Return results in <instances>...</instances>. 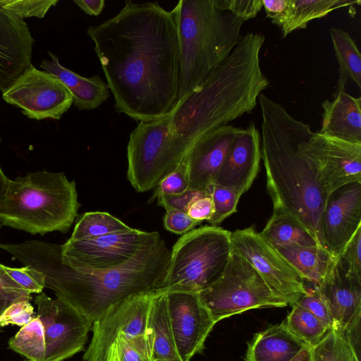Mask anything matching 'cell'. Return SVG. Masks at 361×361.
Returning a JSON list of instances; mask_svg holds the SVG:
<instances>
[{
	"mask_svg": "<svg viewBox=\"0 0 361 361\" xmlns=\"http://www.w3.org/2000/svg\"><path fill=\"white\" fill-rule=\"evenodd\" d=\"M156 233L131 228L127 231L92 238H69L61 245V259L77 270L114 269L128 262Z\"/></svg>",
	"mask_w": 361,
	"mask_h": 361,
	"instance_id": "obj_11",
	"label": "cell"
},
{
	"mask_svg": "<svg viewBox=\"0 0 361 361\" xmlns=\"http://www.w3.org/2000/svg\"><path fill=\"white\" fill-rule=\"evenodd\" d=\"M212 198L207 192H201L188 206L187 214L192 219L202 223L209 221L214 214Z\"/></svg>",
	"mask_w": 361,
	"mask_h": 361,
	"instance_id": "obj_45",
	"label": "cell"
},
{
	"mask_svg": "<svg viewBox=\"0 0 361 361\" xmlns=\"http://www.w3.org/2000/svg\"><path fill=\"white\" fill-rule=\"evenodd\" d=\"M231 252L230 231L211 225L191 230L173 246L165 278L157 292L200 293L219 277Z\"/></svg>",
	"mask_w": 361,
	"mask_h": 361,
	"instance_id": "obj_7",
	"label": "cell"
},
{
	"mask_svg": "<svg viewBox=\"0 0 361 361\" xmlns=\"http://www.w3.org/2000/svg\"><path fill=\"white\" fill-rule=\"evenodd\" d=\"M102 361H152L148 333L136 336L118 334Z\"/></svg>",
	"mask_w": 361,
	"mask_h": 361,
	"instance_id": "obj_33",
	"label": "cell"
},
{
	"mask_svg": "<svg viewBox=\"0 0 361 361\" xmlns=\"http://www.w3.org/2000/svg\"><path fill=\"white\" fill-rule=\"evenodd\" d=\"M207 192L214 203V214L208 221L211 226H217L224 219L237 212V205L242 194L235 189L212 184Z\"/></svg>",
	"mask_w": 361,
	"mask_h": 361,
	"instance_id": "obj_35",
	"label": "cell"
},
{
	"mask_svg": "<svg viewBox=\"0 0 361 361\" xmlns=\"http://www.w3.org/2000/svg\"><path fill=\"white\" fill-rule=\"evenodd\" d=\"M296 304L311 312L328 331L333 329L334 322L329 308L314 288H307V293Z\"/></svg>",
	"mask_w": 361,
	"mask_h": 361,
	"instance_id": "obj_40",
	"label": "cell"
},
{
	"mask_svg": "<svg viewBox=\"0 0 361 361\" xmlns=\"http://www.w3.org/2000/svg\"><path fill=\"white\" fill-rule=\"evenodd\" d=\"M291 0H262L267 16L279 27L285 23Z\"/></svg>",
	"mask_w": 361,
	"mask_h": 361,
	"instance_id": "obj_47",
	"label": "cell"
},
{
	"mask_svg": "<svg viewBox=\"0 0 361 361\" xmlns=\"http://www.w3.org/2000/svg\"><path fill=\"white\" fill-rule=\"evenodd\" d=\"M306 346L283 321L255 334L247 345L245 361H290Z\"/></svg>",
	"mask_w": 361,
	"mask_h": 361,
	"instance_id": "obj_24",
	"label": "cell"
},
{
	"mask_svg": "<svg viewBox=\"0 0 361 361\" xmlns=\"http://www.w3.org/2000/svg\"><path fill=\"white\" fill-rule=\"evenodd\" d=\"M283 322L288 329L309 348L316 345L328 331L316 317L297 304L292 306Z\"/></svg>",
	"mask_w": 361,
	"mask_h": 361,
	"instance_id": "obj_32",
	"label": "cell"
},
{
	"mask_svg": "<svg viewBox=\"0 0 361 361\" xmlns=\"http://www.w3.org/2000/svg\"><path fill=\"white\" fill-rule=\"evenodd\" d=\"M174 11L180 47L178 101L195 90L232 52L243 20L214 0H180Z\"/></svg>",
	"mask_w": 361,
	"mask_h": 361,
	"instance_id": "obj_5",
	"label": "cell"
},
{
	"mask_svg": "<svg viewBox=\"0 0 361 361\" xmlns=\"http://www.w3.org/2000/svg\"><path fill=\"white\" fill-rule=\"evenodd\" d=\"M190 189L188 166L184 158L156 186L152 199L161 195H177Z\"/></svg>",
	"mask_w": 361,
	"mask_h": 361,
	"instance_id": "obj_38",
	"label": "cell"
},
{
	"mask_svg": "<svg viewBox=\"0 0 361 361\" xmlns=\"http://www.w3.org/2000/svg\"><path fill=\"white\" fill-rule=\"evenodd\" d=\"M260 234L274 247L293 243L305 245H319L301 223L281 211H273Z\"/></svg>",
	"mask_w": 361,
	"mask_h": 361,
	"instance_id": "obj_28",
	"label": "cell"
},
{
	"mask_svg": "<svg viewBox=\"0 0 361 361\" xmlns=\"http://www.w3.org/2000/svg\"><path fill=\"white\" fill-rule=\"evenodd\" d=\"M25 266L41 271L45 288L93 324L114 305L137 294L157 291L165 278L171 250L158 232L128 262L108 270L74 269L63 262L61 245L39 240L0 243Z\"/></svg>",
	"mask_w": 361,
	"mask_h": 361,
	"instance_id": "obj_2",
	"label": "cell"
},
{
	"mask_svg": "<svg viewBox=\"0 0 361 361\" xmlns=\"http://www.w3.org/2000/svg\"><path fill=\"white\" fill-rule=\"evenodd\" d=\"M156 291L132 295L104 312L92 325L93 335L85 361H102L120 334L136 336L148 333L151 306Z\"/></svg>",
	"mask_w": 361,
	"mask_h": 361,
	"instance_id": "obj_15",
	"label": "cell"
},
{
	"mask_svg": "<svg viewBox=\"0 0 361 361\" xmlns=\"http://www.w3.org/2000/svg\"><path fill=\"white\" fill-rule=\"evenodd\" d=\"M0 267L10 279L31 294H39L45 288L44 275L31 266L14 268L0 263Z\"/></svg>",
	"mask_w": 361,
	"mask_h": 361,
	"instance_id": "obj_37",
	"label": "cell"
},
{
	"mask_svg": "<svg viewBox=\"0 0 361 361\" xmlns=\"http://www.w3.org/2000/svg\"><path fill=\"white\" fill-rule=\"evenodd\" d=\"M3 99L35 120H59L73 104L71 92L55 75L32 63L3 92Z\"/></svg>",
	"mask_w": 361,
	"mask_h": 361,
	"instance_id": "obj_13",
	"label": "cell"
},
{
	"mask_svg": "<svg viewBox=\"0 0 361 361\" xmlns=\"http://www.w3.org/2000/svg\"><path fill=\"white\" fill-rule=\"evenodd\" d=\"M231 250L245 259L272 293L293 306L307 293L300 273L253 227L231 232Z\"/></svg>",
	"mask_w": 361,
	"mask_h": 361,
	"instance_id": "obj_10",
	"label": "cell"
},
{
	"mask_svg": "<svg viewBox=\"0 0 361 361\" xmlns=\"http://www.w3.org/2000/svg\"><path fill=\"white\" fill-rule=\"evenodd\" d=\"M338 258L348 275L361 281V227L345 245Z\"/></svg>",
	"mask_w": 361,
	"mask_h": 361,
	"instance_id": "obj_39",
	"label": "cell"
},
{
	"mask_svg": "<svg viewBox=\"0 0 361 361\" xmlns=\"http://www.w3.org/2000/svg\"><path fill=\"white\" fill-rule=\"evenodd\" d=\"M242 129L224 125L207 133L194 144L185 157L190 189L207 192Z\"/></svg>",
	"mask_w": 361,
	"mask_h": 361,
	"instance_id": "obj_18",
	"label": "cell"
},
{
	"mask_svg": "<svg viewBox=\"0 0 361 361\" xmlns=\"http://www.w3.org/2000/svg\"><path fill=\"white\" fill-rule=\"evenodd\" d=\"M300 149L328 197L345 185L361 183V144L311 131L302 141Z\"/></svg>",
	"mask_w": 361,
	"mask_h": 361,
	"instance_id": "obj_12",
	"label": "cell"
},
{
	"mask_svg": "<svg viewBox=\"0 0 361 361\" xmlns=\"http://www.w3.org/2000/svg\"><path fill=\"white\" fill-rule=\"evenodd\" d=\"M152 361H183L171 328L165 292L153 298L148 325Z\"/></svg>",
	"mask_w": 361,
	"mask_h": 361,
	"instance_id": "obj_25",
	"label": "cell"
},
{
	"mask_svg": "<svg viewBox=\"0 0 361 361\" xmlns=\"http://www.w3.org/2000/svg\"><path fill=\"white\" fill-rule=\"evenodd\" d=\"M0 143H1V137H0ZM9 178L6 176V174L4 173L3 170L1 169V167L0 166V207L1 204L4 196V194L6 192V190L7 188L8 183L9 181ZM3 225L0 220V231L2 228Z\"/></svg>",
	"mask_w": 361,
	"mask_h": 361,
	"instance_id": "obj_50",
	"label": "cell"
},
{
	"mask_svg": "<svg viewBox=\"0 0 361 361\" xmlns=\"http://www.w3.org/2000/svg\"><path fill=\"white\" fill-rule=\"evenodd\" d=\"M44 334V361H64L82 351L92 324L62 299L44 293L35 300Z\"/></svg>",
	"mask_w": 361,
	"mask_h": 361,
	"instance_id": "obj_14",
	"label": "cell"
},
{
	"mask_svg": "<svg viewBox=\"0 0 361 361\" xmlns=\"http://www.w3.org/2000/svg\"><path fill=\"white\" fill-rule=\"evenodd\" d=\"M361 98L338 90L333 100L322 104L323 118L319 133L348 142L361 144Z\"/></svg>",
	"mask_w": 361,
	"mask_h": 361,
	"instance_id": "obj_22",
	"label": "cell"
},
{
	"mask_svg": "<svg viewBox=\"0 0 361 361\" xmlns=\"http://www.w3.org/2000/svg\"><path fill=\"white\" fill-rule=\"evenodd\" d=\"M170 123L171 112L159 119L139 122L130 134L127 178L137 192L153 189L178 164L172 152Z\"/></svg>",
	"mask_w": 361,
	"mask_h": 361,
	"instance_id": "obj_9",
	"label": "cell"
},
{
	"mask_svg": "<svg viewBox=\"0 0 361 361\" xmlns=\"http://www.w3.org/2000/svg\"><path fill=\"white\" fill-rule=\"evenodd\" d=\"M116 109L135 121L161 118L178 102L180 47L174 11L128 0L113 18L90 26Z\"/></svg>",
	"mask_w": 361,
	"mask_h": 361,
	"instance_id": "obj_1",
	"label": "cell"
},
{
	"mask_svg": "<svg viewBox=\"0 0 361 361\" xmlns=\"http://www.w3.org/2000/svg\"><path fill=\"white\" fill-rule=\"evenodd\" d=\"M131 229L124 222L105 212H89L77 221L71 236L72 240L99 237Z\"/></svg>",
	"mask_w": 361,
	"mask_h": 361,
	"instance_id": "obj_30",
	"label": "cell"
},
{
	"mask_svg": "<svg viewBox=\"0 0 361 361\" xmlns=\"http://www.w3.org/2000/svg\"><path fill=\"white\" fill-rule=\"evenodd\" d=\"M265 37L248 32L230 55L171 111V147L181 161L203 135L227 125L257 106L269 85L259 63Z\"/></svg>",
	"mask_w": 361,
	"mask_h": 361,
	"instance_id": "obj_3",
	"label": "cell"
},
{
	"mask_svg": "<svg viewBox=\"0 0 361 361\" xmlns=\"http://www.w3.org/2000/svg\"><path fill=\"white\" fill-rule=\"evenodd\" d=\"M34 42L25 21L0 8V91L31 64Z\"/></svg>",
	"mask_w": 361,
	"mask_h": 361,
	"instance_id": "obj_21",
	"label": "cell"
},
{
	"mask_svg": "<svg viewBox=\"0 0 361 361\" xmlns=\"http://www.w3.org/2000/svg\"><path fill=\"white\" fill-rule=\"evenodd\" d=\"M312 361H360L356 356L344 332L329 330L323 338L310 348Z\"/></svg>",
	"mask_w": 361,
	"mask_h": 361,
	"instance_id": "obj_34",
	"label": "cell"
},
{
	"mask_svg": "<svg viewBox=\"0 0 361 361\" xmlns=\"http://www.w3.org/2000/svg\"><path fill=\"white\" fill-rule=\"evenodd\" d=\"M360 227L361 183H351L328 197L319 216L317 240L336 258Z\"/></svg>",
	"mask_w": 361,
	"mask_h": 361,
	"instance_id": "obj_16",
	"label": "cell"
},
{
	"mask_svg": "<svg viewBox=\"0 0 361 361\" xmlns=\"http://www.w3.org/2000/svg\"><path fill=\"white\" fill-rule=\"evenodd\" d=\"M163 220L165 229L178 235H183L201 224L190 218L186 212L176 209L166 210Z\"/></svg>",
	"mask_w": 361,
	"mask_h": 361,
	"instance_id": "obj_44",
	"label": "cell"
},
{
	"mask_svg": "<svg viewBox=\"0 0 361 361\" xmlns=\"http://www.w3.org/2000/svg\"><path fill=\"white\" fill-rule=\"evenodd\" d=\"M329 33L340 66L338 90H345L348 80L361 89V56L356 44L350 35L341 29L331 27Z\"/></svg>",
	"mask_w": 361,
	"mask_h": 361,
	"instance_id": "obj_29",
	"label": "cell"
},
{
	"mask_svg": "<svg viewBox=\"0 0 361 361\" xmlns=\"http://www.w3.org/2000/svg\"><path fill=\"white\" fill-rule=\"evenodd\" d=\"M258 102L262 118V157L273 211L292 216L317 240L319 216L328 196L300 149L302 141L312 131L310 127L262 92Z\"/></svg>",
	"mask_w": 361,
	"mask_h": 361,
	"instance_id": "obj_4",
	"label": "cell"
},
{
	"mask_svg": "<svg viewBox=\"0 0 361 361\" xmlns=\"http://www.w3.org/2000/svg\"><path fill=\"white\" fill-rule=\"evenodd\" d=\"M261 158L259 133L255 124L251 123L234 139L213 183L244 194L258 173Z\"/></svg>",
	"mask_w": 361,
	"mask_h": 361,
	"instance_id": "obj_20",
	"label": "cell"
},
{
	"mask_svg": "<svg viewBox=\"0 0 361 361\" xmlns=\"http://www.w3.org/2000/svg\"><path fill=\"white\" fill-rule=\"evenodd\" d=\"M165 293L169 322L178 352L183 361H190L194 355L202 351L205 341L216 323L198 293Z\"/></svg>",
	"mask_w": 361,
	"mask_h": 361,
	"instance_id": "obj_17",
	"label": "cell"
},
{
	"mask_svg": "<svg viewBox=\"0 0 361 361\" xmlns=\"http://www.w3.org/2000/svg\"><path fill=\"white\" fill-rule=\"evenodd\" d=\"M31 298V293L10 279L0 267V315L11 305Z\"/></svg>",
	"mask_w": 361,
	"mask_h": 361,
	"instance_id": "obj_42",
	"label": "cell"
},
{
	"mask_svg": "<svg viewBox=\"0 0 361 361\" xmlns=\"http://www.w3.org/2000/svg\"><path fill=\"white\" fill-rule=\"evenodd\" d=\"M1 328H2V327L0 326V331H1Z\"/></svg>",
	"mask_w": 361,
	"mask_h": 361,
	"instance_id": "obj_52",
	"label": "cell"
},
{
	"mask_svg": "<svg viewBox=\"0 0 361 361\" xmlns=\"http://www.w3.org/2000/svg\"><path fill=\"white\" fill-rule=\"evenodd\" d=\"M343 332L356 356L360 360L361 319L354 322Z\"/></svg>",
	"mask_w": 361,
	"mask_h": 361,
	"instance_id": "obj_48",
	"label": "cell"
},
{
	"mask_svg": "<svg viewBox=\"0 0 361 361\" xmlns=\"http://www.w3.org/2000/svg\"><path fill=\"white\" fill-rule=\"evenodd\" d=\"M198 294L216 323L252 309L288 305L272 293L255 268L232 250L219 277Z\"/></svg>",
	"mask_w": 361,
	"mask_h": 361,
	"instance_id": "obj_8",
	"label": "cell"
},
{
	"mask_svg": "<svg viewBox=\"0 0 361 361\" xmlns=\"http://www.w3.org/2000/svg\"><path fill=\"white\" fill-rule=\"evenodd\" d=\"M74 3L86 14L99 16L105 5L104 0H75Z\"/></svg>",
	"mask_w": 361,
	"mask_h": 361,
	"instance_id": "obj_49",
	"label": "cell"
},
{
	"mask_svg": "<svg viewBox=\"0 0 361 361\" xmlns=\"http://www.w3.org/2000/svg\"><path fill=\"white\" fill-rule=\"evenodd\" d=\"M80 204L75 183L63 172L38 171L10 179L1 207L4 226L42 235L67 232Z\"/></svg>",
	"mask_w": 361,
	"mask_h": 361,
	"instance_id": "obj_6",
	"label": "cell"
},
{
	"mask_svg": "<svg viewBox=\"0 0 361 361\" xmlns=\"http://www.w3.org/2000/svg\"><path fill=\"white\" fill-rule=\"evenodd\" d=\"M202 191L189 189L187 191L177 195H161L158 196V204L166 210L176 209L186 212L189 204Z\"/></svg>",
	"mask_w": 361,
	"mask_h": 361,
	"instance_id": "obj_46",
	"label": "cell"
},
{
	"mask_svg": "<svg viewBox=\"0 0 361 361\" xmlns=\"http://www.w3.org/2000/svg\"><path fill=\"white\" fill-rule=\"evenodd\" d=\"M300 273L316 286L324 277L334 257L322 246L290 243L274 247Z\"/></svg>",
	"mask_w": 361,
	"mask_h": 361,
	"instance_id": "obj_26",
	"label": "cell"
},
{
	"mask_svg": "<svg viewBox=\"0 0 361 361\" xmlns=\"http://www.w3.org/2000/svg\"><path fill=\"white\" fill-rule=\"evenodd\" d=\"M34 307L28 300L15 302L0 315V326L8 324L23 326L35 318Z\"/></svg>",
	"mask_w": 361,
	"mask_h": 361,
	"instance_id": "obj_43",
	"label": "cell"
},
{
	"mask_svg": "<svg viewBox=\"0 0 361 361\" xmlns=\"http://www.w3.org/2000/svg\"><path fill=\"white\" fill-rule=\"evenodd\" d=\"M216 7L245 21L255 18L263 7L262 0H214Z\"/></svg>",
	"mask_w": 361,
	"mask_h": 361,
	"instance_id": "obj_41",
	"label": "cell"
},
{
	"mask_svg": "<svg viewBox=\"0 0 361 361\" xmlns=\"http://www.w3.org/2000/svg\"><path fill=\"white\" fill-rule=\"evenodd\" d=\"M290 361H312L310 348L306 346Z\"/></svg>",
	"mask_w": 361,
	"mask_h": 361,
	"instance_id": "obj_51",
	"label": "cell"
},
{
	"mask_svg": "<svg viewBox=\"0 0 361 361\" xmlns=\"http://www.w3.org/2000/svg\"><path fill=\"white\" fill-rule=\"evenodd\" d=\"M314 288L329 308L333 329L345 331L361 319V281L348 275L338 257L333 259L324 277Z\"/></svg>",
	"mask_w": 361,
	"mask_h": 361,
	"instance_id": "obj_19",
	"label": "cell"
},
{
	"mask_svg": "<svg viewBox=\"0 0 361 361\" xmlns=\"http://www.w3.org/2000/svg\"><path fill=\"white\" fill-rule=\"evenodd\" d=\"M8 348L30 361H44V328L36 316L8 341Z\"/></svg>",
	"mask_w": 361,
	"mask_h": 361,
	"instance_id": "obj_31",
	"label": "cell"
},
{
	"mask_svg": "<svg viewBox=\"0 0 361 361\" xmlns=\"http://www.w3.org/2000/svg\"><path fill=\"white\" fill-rule=\"evenodd\" d=\"M27 361H30V360H27Z\"/></svg>",
	"mask_w": 361,
	"mask_h": 361,
	"instance_id": "obj_53",
	"label": "cell"
},
{
	"mask_svg": "<svg viewBox=\"0 0 361 361\" xmlns=\"http://www.w3.org/2000/svg\"><path fill=\"white\" fill-rule=\"evenodd\" d=\"M51 60L42 61L40 67L56 78L71 92L73 104L79 110H92L99 107L109 96V87L99 75L82 77L63 66L59 58L49 51Z\"/></svg>",
	"mask_w": 361,
	"mask_h": 361,
	"instance_id": "obj_23",
	"label": "cell"
},
{
	"mask_svg": "<svg viewBox=\"0 0 361 361\" xmlns=\"http://www.w3.org/2000/svg\"><path fill=\"white\" fill-rule=\"evenodd\" d=\"M360 4L359 0H291L285 23L281 25L282 37L291 32L305 28L307 23L317 18L324 17L330 12Z\"/></svg>",
	"mask_w": 361,
	"mask_h": 361,
	"instance_id": "obj_27",
	"label": "cell"
},
{
	"mask_svg": "<svg viewBox=\"0 0 361 361\" xmlns=\"http://www.w3.org/2000/svg\"><path fill=\"white\" fill-rule=\"evenodd\" d=\"M58 0H0V8L20 19L36 17L43 18Z\"/></svg>",
	"mask_w": 361,
	"mask_h": 361,
	"instance_id": "obj_36",
	"label": "cell"
}]
</instances>
